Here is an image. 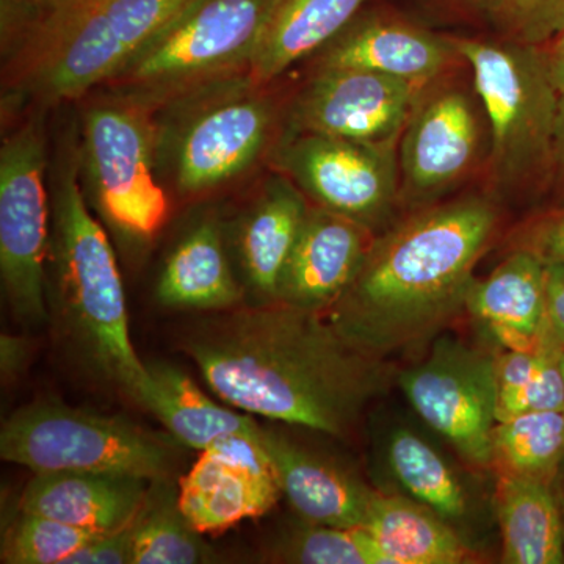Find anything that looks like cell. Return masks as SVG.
Here are the masks:
<instances>
[{
	"label": "cell",
	"mask_w": 564,
	"mask_h": 564,
	"mask_svg": "<svg viewBox=\"0 0 564 564\" xmlns=\"http://www.w3.org/2000/svg\"><path fill=\"white\" fill-rule=\"evenodd\" d=\"M182 348L223 402L334 437L352 433L393 377L325 314L281 302L215 318Z\"/></svg>",
	"instance_id": "6da1fadb"
},
{
	"label": "cell",
	"mask_w": 564,
	"mask_h": 564,
	"mask_svg": "<svg viewBox=\"0 0 564 564\" xmlns=\"http://www.w3.org/2000/svg\"><path fill=\"white\" fill-rule=\"evenodd\" d=\"M497 223L494 204L478 196L406 218L372 240L326 317L345 339L384 361L433 344L466 310L475 267Z\"/></svg>",
	"instance_id": "7a4b0ae2"
},
{
	"label": "cell",
	"mask_w": 564,
	"mask_h": 564,
	"mask_svg": "<svg viewBox=\"0 0 564 564\" xmlns=\"http://www.w3.org/2000/svg\"><path fill=\"white\" fill-rule=\"evenodd\" d=\"M79 148L70 143L52 181L47 288L62 325L107 381L141 408L151 391L137 355L117 256L85 198Z\"/></svg>",
	"instance_id": "3957f363"
},
{
	"label": "cell",
	"mask_w": 564,
	"mask_h": 564,
	"mask_svg": "<svg viewBox=\"0 0 564 564\" xmlns=\"http://www.w3.org/2000/svg\"><path fill=\"white\" fill-rule=\"evenodd\" d=\"M193 0H63L3 57V109L77 101L99 90Z\"/></svg>",
	"instance_id": "277c9868"
},
{
	"label": "cell",
	"mask_w": 564,
	"mask_h": 564,
	"mask_svg": "<svg viewBox=\"0 0 564 564\" xmlns=\"http://www.w3.org/2000/svg\"><path fill=\"white\" fill-rule=\"evenodd\" d=\"M276 0H193L99 90L152 111L245 76Z\"/></svg>",
	"instance_id": "5b68a950"
},
{
	"label": "cell",
	"mask_w": 564,
	"mask_h": 564,
	"mask_svg": "<svg viewBox=\"0 0 564 564\" xmlns=\"http://www.w3.org/2000/svg\"><path fill=\"white\" fill-rule=\"evenodd\" d=\"M269 87L245 74L154 111L158 165L181 198L231 184L272 152L278 111Z\"/></svg>",
	"instance_id": "8992f818"
},
{
	"label": "cell",
	"mask_w": 564,
	"mask_h": 564,
	"mask_svg": "<svg viewBox=\"0 0 564 564\" xmlns=\"http://www.w3.org/2000/svg\"><path fill=\"white\" fill-rule=\"evenodd\" d=\"M96 91L82 113L80 174L96 209L115 231L133 242H151L170 214L159 176L154 111Z\"/></svg>",
	"instance_id": "52a82bcc"
},
{
	"label": "cell",
	"mask_w": 564,
	"mask_h": 564,
	"mask_svg": "<svg viewBox=\"0 0 564 564\" xmlns=\"http://www.w3.org/2000/svg\"><path fill=\"white\" fill-rule=\"evenodd\" d=\"M173 440L122 417L40 400L3 422L0 456L33 474H124L152 481L170 477Z\"/></svg>",
	"instance_id": "ba28073f"
},
{
	"label": "cell",
	"mask_w": 564,
	"mask_h": 564,
	"mask_svg": "<svg viewBox=\"0 0 564 564\" xmlns=\"http://www.w3.org/2000/svg\"><path fill=\"white\" fill-rule=\"evenodd\" d=\"M469 63L491 124L492 170L505 182L551 170L556 90L544 47L516 41L452 40Z\"/></svg>",
	"instance_id": "9c48e42d"
},
{
	"label": "cell",
	"mask_w": 564,
	"mask_h": 564,
	"mask_svg": "<svg viewBox=\"0 0 564 564\" xmlns=\"http://www.w3.org/2000/svg\"><path fill=\"white\" fill-rule=\"evenodd\" d=\"M43 115H31L0 150V274L18 322L47 321L52 199Z\"/></svg>",
	"instance_id": "30bf717a"
},
{
	"label": "cell",
	"mask_w": 564,
	"mask_h": 564,
	"mask_svg": "<svg viewBox=\"0 0 564 564\" xmlns=\"http://www.w3.org/2000/svg\"><path fill=\"white\" fill-rule=\"evenodd\" d=\"M397 383L419 417L464 462L492 467L496 355L455 337H437L429 355L404 369Z\"/></svg>",
	"instance_id": "8fae6325"
},
{
	"label": "cell",
	"mask_w": 564,
	"mask_h": 564,
	"mask_svg": "<svg viewBox=\"0 0 564 564\" xmlns=\"http://www.w3.org/2000/svg\"><path fill=\"white\" fill-rule=\"evenodd\" d=\"M273 165L318 207L372 229L399 196L395 143H366L288 133L272 150Z\"/></svg>",
	"instance_id": "7c38bea8"
},
{
	"label": "cell",
	"mask_w": 564,
	"mask_h": 564,
	"mask_svg": "<svg viewBox=\"0 0 564 564\" xmlns=\"http://www.w3.org/2000/svg\"><path fill=\"white\" fill-rule=\"evenodd\" d=\"M426 85L362 69H315L293 102L289 133L395 143Z\"/></svg>",
	"instance_id": "4fadbf2b"
},
{
	"label": "cell",
	"mask_w": 564,
	"mask_h": 564,
	"mask_svg": "<svg viewBox=\"0 0 564 564\" xmlns=\"http://www.w3.org/2000/svg\"><path fill=\"white\" fill-rule=\"evenodd\" d=\"M370 229L323 207H311L291 252L276 302L326 314L361 269Z\"/></svg>",
	"instance_id": "5bb4252c"
},
{
	"label": "cell",
	"mask_w": 564,
	"mask_h": 564,
	"mask_svg": "<svg viewBox=\"0 0 564 564\" xmlns=\"http://www.w3.org/2000/svg\"><path fill=\"white\" fill-rule=\"evenodd\" d=\"M477 148V115L466 95L445 90L419 101L400 148L404 193L423 199L443 192L470 169Z\"/></svg>",
	"instance_id": "9a60e30c"
},
{
	"label": "cell",
	"mask_w": 564,
	"mask_h": 564,
	"mask_svg": "<svg viewBox=\"0 0 564 564\" xmlns=\"http://www.w3.org/2000/svg\"><path fill=\"white\" fill-rule=\"evenodd\" d=\"M452 40L388 18L358 17L326 44L315 69H362L426 85L454 61Z\"/></svg>",
	"instance_id": "2e32d148"
},
{
	"label": "cell",
	"mask_w": 564,
	"mask_h": 564,
	"mask_svg": "<svg viewBox=\"0 0 564 564\" xmlns=\"http://www.w3.org/2000/svg\"><path fill=\"white\" fill-rule=\"evenodd\" d=\"M281 494L304 522L362 529L378 491L332 459L293 443L291 437L262 429Z\"/></svg>",
	"instance_id": "e0dca14e"
},
{
	"label": "cell",
	"mask_w": 564,
	"mask_h": 564,
	"mask_svg": "<svg viewBox=\"0 0 564 564\" xmlns=\"http://www.w3.org/2000/svg\"><path fill=\"white\" fill-rule=\"evenodd\" d=\"M150 484L124 474H35L22 492L20 510L76 529L110 533L131 524Z\"/></svg>",
	"instance_id": "ac0fdd59"
},
{
	"label": "cell",
	"mask_w": 564,
	"mask_h": 564,
	"mask_svg": "<svg viewBox=\"0 0 564 564\" xmlns=\"http://www.w3.org/2000/svg\"><path fill=\"white\" fill-rule=\"evenodd\" d=\"M466 311L505 350H540L547 329L545 263L532 251L516 248L485 280L473 282Z\"/></svg>",
	"instance_id": "d6986e66"
},
{
	"label": "cell",
	"mask_w": 564,
	"mask_h": 564,
	"mask_svg": "<svg viewBox=\"0 0 564 564\" xmlns=\"http://www.w3.org/2000/svg\"><path fill=\"white\" fill-rule=\"evenodd\" d=\"M306 196L289 177L267 182L237 229V254L245 281L261 303L278 299L282 270L306 220Z\"/></svg>",
	"instance_id": "ffe728a7"
},
{
	"label": "cell",
	"mask_w": 564,
	"mask_h": 564,
	"mask_svg": "<svg viewBox=\"0 0 564 564\" xmlns=\"http://www.w3.org/2000/svg\"><path fill=\"white\" fill-rule=\"evenodd\" d=\"M367 0H276L252 55L248 77L269 85L321 52L358 17Z\"/></svg>",
	"instance_id": "44dd1931"
},
{
	"label": "cell",
	"mask_w": 564,
	"mask_h": 564,
	"mask_svg": "<svg viewBox=\"0 0 564 564\" xmlns=\"http://www.w3.org/2000/svg\"><path fill=\"white\" fill-rule=\"evenodd\" d=\"M155 295L173 310L220 311L242 302L217 221L206 218L185 234L163 265Z\"/></svg>",
	"instance_id": "7402d4cb"
},
{
	"label": "cell",
	"mask_w": 564,
	"mask_h": 564,
	"mask_svg": "<svg viewBox=\"0 0 564 564\" xmlns=\"http://www.w3.org/2000/svg\"><path fill=\"white\" fill-rule=\"evenodd\" d=\"M496 514L505 564L564 563V525L552 484L497 473Z\"/></svg>",
	"instance_id": "603a6c76"
},
{
	"label": "cell",
	"mask_w": 564,
	"mask_h": 564,
	"mask_svg": "<svg viewBox=\"0 0 564 564\" xmlns=\"http://www.w3.org/2000/svg\"><path fill=\"white\" fill-rule=\"evenodd\" d=\"M362 529L386 564H464L477 556L455 527L408 496L377 492Z\"/></svg>",
	"instance_id": "cb8c5ba5"
},
{
	"label": "cell",
	"mask_w": 564,
	"mask_h": 564,
	"mask_svg": "<svg viewBox=\"0 0 564 564\" xmlns=\"http://www.w3.org/2000/svg\"><path fill=\"white\" fill-rule=\"evenodd\" d=\"M280 496L210 452H202L191 473L182 478L177 492L182 513L202 534L223 532L245 519L261 518Z\"/></svg>",
	"instance_id": "d4e9b609"
},
{
	"label": "cell",
	"mask_w": 564,
	"mask_h": 564,
	"mask_svg": "<svg viewBox=\"0 0 564 564\" xmlns=\"http://www.w3.org/2000/svg\"><path fill=\"white\" fill-rule=\"evenodd\" d=\"M148 370L151 391L144 410L154 414L177 443L206 452L228 434L258 432V423L215 403L172 364H148Z\"/></svg>",
	"instance_id": "484cf974"
},
{
	"label": "cell",
	"mask_w": 564,
	"mask_h": 564,
	"mask_svg": "<svg viewBox=\"0 0 564 564\" xmlns=\"http://www.w3.org/2000/svg\"><path fill=\"white\" fill-rule=\"evenodd\" d=\"M386 458L404 494L464 536L475 514L473 496L443 454L421 434L400 426L389 434Z\"/></svg>",
	"instance_id": "4316f807"
},
{
	"label": "cell",
	"mask_w": 564,
	"mask_h": 564,
	"mask_svg": "<svg viewBox=\"0 0 564 564\" xmlns=\"http://www.w3.org/2000/svg\"><path fill=\"white\" fill-rule=\"evenodd\" d=\"M214 560L209 544L182 513L169 478L152 480L133 519V564H198Z\"/></svg>",
	"instance_id": "83f0119b"
},
{
	"label": "cell",
	"mask_w": 564,
	"mask_h": 564,
	"mask_svg": "<svg viewBox=\"0 0 564 564\" xmlns=\"http://www.w3.org/2000/svg\"><path fill=\"white\" fill-rule=\"evenodd\" d=\"M564 462V411L514 415L492 430V467L554 484Z\"/></svg>",
	"instance_id": "f1b7e54d"
},
{
	"label": "cell",
	"mask_w": 564,
	"mask_h": 564,
	"mask_svg": "<svg viewBox=\"0 0 564 564\" xmlns=\"http://www.w3.org/2000/svg\"><path fill=\"white\" fill-rule=\"evenodd\" d=\"M273 556L276 562L295 564H386L366 530L304 521L282 538Z\"/></svg>",
	"instance_id": "f546056e"
},
{
	"label": "cell",
	"mask_w": 564,
	"mask_h": 564,
	"mask_svg": "<svg viewBox=\"0 0 564 564\" xmlns=\"http://www.w3.org/2000/svg\"><path fill=\"white\" fill-rule=\"evenodd\" d=\"M98 534L20 510L3 530L0 558L6 564H63Z\"/></svg>",
	"instance_id": "4dcf8cb0"
},
{
	"label": "cell",
	"mask_w": 564,
	"mask_h": 564,
	"mask_svg": "<svg viewBox=\"0 0 564 564\" xmlns=\"http://www.w3.org/2000/svg\"><path fill=\"white\" fill-rule=\"evenodd\" d=\"M492 13L516 43L544 47L564 32V0H496Z\"/></svg>",
	"instance_id": "1f68e13d"
},
{
	"label": "cell",
	"mask_w": 564,
	"mask_h": 564,
	"mask_svg": "<svg viewBox=\"0 0 564 564\" xmlns=\"http://www.w3.org/2000/svg\"><path fill=\"white\" fill-rule=\"evenodd\" d=\"M562 352L552 351L540 372L524 388L497 402V422L525 413L564 411V373L560 362Z\"/></svg>",
	"instance_id": "d6a6232c"
},
{
	"label": "cell",
	"mask_w": 564,
	"mask_h": 564,
	"mask_svg": "<svg viewBox=\"0 0 564 564\" xmlns=\"http://www.w3.org/2000/svg\"><path fill=\"white\" fill-rule=\"evenodd\" d=\"M516 248L532 251L544 263L564 262V207L527 225Z\"/></svg>",
	"instance_id": "836d02e7"
},
{
	"label": "cell",
	"mask_w": 564,
	"mask_h": 564,
	"mask_svg": "<svg viewBox=\"0 0 564 564\" xmlns=\"http://www.w3.org/2000/svg\"><path fill=\"white\" fill-rule=\"evenodd\" d=\"M63 564H133V521L120 530L93 538Z\"/></svg>",
	"instance_id": "e575fe53"
},
{
	"label": "cell",
	"mask_w": 564,
	"mask_h": 564,
	"mask_svg": "<svg viewBox=\"0 0 564 564\" xmlns=\"http://www.w3.org/2000/svg\"><path fill=\"white\" fill-rule=\"evenodd\" d=\"M547 333L564 351V262L545 263Z\"/></svg>",
	"instance_id": "d590c367"
},
{
	"label": "cell",
	"mask_w": 564,
	"mask_h": 564,
	"mask_svg": "<svg viewBox=\"0 0 564 564\" xmlns=\"http://www.w3.org/2000/svg\"><path fill=\"white\" fill-rule=\"evenodd\" d=\"M551 173L556 193L564 207V90L556 102L554 133H552Z\"/></svg>",
	"instance_id": "8d00e7d4"
},
{
	"label": "cell",
	"mask_w": 564,
	"mask_h": 564,
	"mask_svg": "<svg viewBox=\"0 0 564 564\" xmlns=\"http://www.w3.org/2000/svg\"><path fill=\"white\" fill-rule=\"evenodd\" d=\"M29 359V344L22 337L2 334L0 337V369L3 378H13L24 369Z\"/></svg>",
	"instance_id": "74e56055"
},
{
	"label": "cell",
	"mask_w": 564,
	"mask_h": 564,
	"mask_svg": "<svg viewBox=\"0 0 564 564\" xmlns=\"http://www.w3.org/2000/svg\"><path fill=\"white\" fill-rule=\"evenodd\" d=\"M547 55L549 70H551L552 80L556 90H564V32L556 36L549 47H544Z\"/></svg>",
	"instance_id": "f35d334b"
},
{
	"label": "cell",
	"mask_w": 564,
	"mask_h": 564,
	"mask_svg": "<svg viewBox=\"0 0 564 564\" xmlns=\"http://www.w3.org/2000/svg\"><path fill=\"white\" fill-rule=\"evenodd\" d=\"M36 2L40 3L41 9L50 10L54 9L55 6H58V3L63 2V0H36Z\"/></svg>",
	"instance_id": "ab89813d"
},
{
	"label": "cell",
	"mask_w": 564,
	"mask_h": 564,
	"mask_svg": "<svg viewBox=\"0 0 564 564\" xmlns=\"http://www.w3.org/2000/svg\"><path fill=\"white\" fill-rule=\"evenodd\" d=\"M560 362H562V369L564 373V351L562 352V359H560Z\"/></svg>",
	"instance_id": "60d3db41"
}]
</instances>
